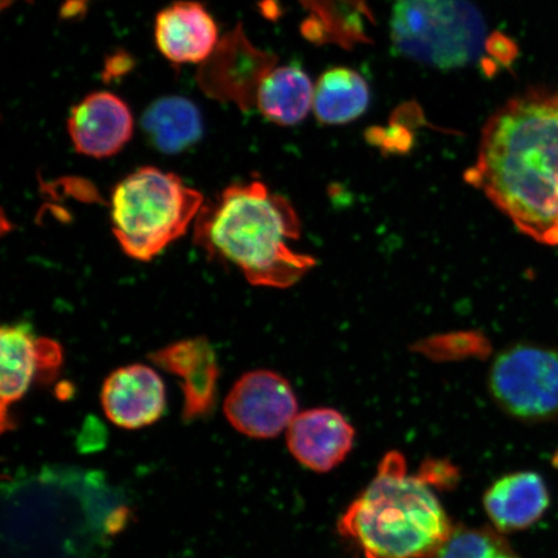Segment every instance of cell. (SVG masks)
<instances>
[{"label": "cell", "mask_w": 558, "mask_h": 558, "mask_svg": "<svg viewBox=\"0 0 558 558\" xmlns=\"http://www.w3.org/2000/svg\"><path fill=\"white\" fill-rule=\"evenodd\" d=\"M299 236L295 208L262 181L228 186L195 220L199 246L262 288H291L316 265L292 247Z\"/></svg>", "instance_id": "7a4b0ae2"}, {"label": "cell", "mask_w": 558, "mask_h": 558, "mask_svg": "<svg viewBox=\"0 0 558 558\" xmlns=\"http://www.w3.org/2000/svg\"><path fill=\"white\" fill-rule=\"evenodd\" d=\"M488 388L507 414L523 422L558 416V353L535 345L501 352L490 368Z\"/></svg>", "instance_id": "8992f818"}, {"label": "cell", "mask_w": 558, "mask_h": 558, "mask_svg": "<svg viewBox=\"0 0 558 558\" xmlns=\"http://www.w3.org/2000/svg\"><path fill=\"white\" fill-rule=\"evenodd\" d=\"M219 364L216 354L202 361L198 366L181 378L184 395L183 417L195 421L211 413L218 393Z\"/></svg>", "instance_id": "d6986e66"}, {"label": "cell", "mask_w": 558, "mask_h": 558, "mask_svg": "<svg viewBox=\"0 0 558 558\" xmlns=\"http://www.w3.org/2000/svg\"><path fill=\"white\" fill-rule=\"evenodd\" d=\"M156 44L174 64H202L219 44L218 26L204 5L183 0L158 13Z\"/></svg>", "instance_id": "7c38bea8"}, {"label": "cell", "mask_w": 558, "mask_h": 558, "mask_svg": "<svg viewBox=\"0 0 558 558\" xmlns=\"http://www.w3.org/2000/svg\"><path fill=\"white\" fill-rule=\"evenodd\" d=\"M429 558H521L497 530L452 529L448 539Z\"/></svg>", "instance_id": "ac0fdd59"}, {"label": "cell", "mask_w": 558, "mask_h": 558, "mask_svg": "<svg viewBox=\"0 0 558 558\" xmlns=\"http://www.w3.org/2000/svg\"><path fill=\"white\" fill-rule=\"evenodd\" d=\"M228 422L240 434L274 438L289 429L298 415V400L288 379L269 369L241 376L225 401Z\"/></svg>", "instance_id": "ba28073f"}, {"label": "cell", "mask_w": 558, "mask_h": 558, "mask_svg": "<svg viewBox=\"0 0 558 558\" xmlns=\"http://www.w3.org/2000/svg\"><path fill=\"white\" fill-rule=\"evenodd\" d=\"M69 136L80 155L97 159L120 153L134 132L128 104L110 93H95L70 111Z\"/></svg>", "instance_id": "30bf717a"}, {"label": "cell", "mask_w": 558, "mask_h": 558, "mask_svg": "<svg viewBox=\"0 0 558 558\" xmlns=\"http://www.w3.org/2000/svg\"><path fill=\"white\" fill-rule=\"evenodd\" d=\"M314 86L303 69L281 66L270 70L257 90L256 104L270 122L294 125L313 108Z\"/></svg>", "instance_id": "9a60e30c"}, {"label": "cell", "mask_w": 558, "mask_h": 558, "mask_svg": "<svg viewBox=\"0 0 558 558\" xmlns=\"http://www.w3.org/2000/svg\"><path fill=\"white\" fill-rule=\"evenodd\" d=\"M390 35L404 58L451 70L480 58L486 24L471 0H396Z\"/></svg>", "instance_id": "5b68a950"}, {"label": "cell", "mask_w": 558, "mask_h": 558, "mask_svg": "<svg viewBox=\"0 0 558 558\" xmlns=\"http://www.w3.org/2000/svg\"><path fill=\"white\" fill-rule=\"evenodd\" d=\"M38 376L52 379L62 364L61 347L53 340L38 339Z\"/></svg>", "instance_id": "ffe728a7"}, {"label": "cell", "mask_w": 558, "mask_h": 558, "mask_svg": "<svg viewBox=\"0 0 558 558\" xmlns=\"http://www.w3.org/2000/svg\"><path fill=\"white\" fill-rule=\"evenodd\" d=\"M142 128L146 138L165 155H179L197 144L204 122L195 105L181 96H167L144 111Z\"/></svg>", "instance_id": "5bb4252c"}, {"label": "cell", "mask_w": 558, "mask_h": 558, "mask_svg": "<svg viewBox=\"0 0 558 558\" xmlns=\"http://www.w3.org/2000/svg\"><path fill=\"white\" fill-rule=\"evenodd\" d=\"M549 507V492L541 474L515 472L494 483L485 494V509L499 533L520 532L538 522Z\"/></svg>", "instance_id": "4fadbf2b"}, {"label": "cell", "mask_w": 558, "mask_h": 558, "mask_svg": "<svg viewBox=\"0 0 558 558\" xmlns=\"http://www.w3.org/2000/svg\"><path fill=\"white\" fill-rule=\"evenodd\" d=\"M354 429L333 409L303 411L288 429V446L300 464L314 472H329L351 452Z\"/></svg>", "instance_id": "8fae6325"}, {"label": "cell", "mask_w": 558, "mask_h": 558, "mask_svg": "<svg viewBox=\"0 0 558 558\" xmlns=\"http://www.w3.org/2000/svg\"><path fill=\"white\" fill-rule=\"evenodd\" d=\"M12 2V0H2L3 9H5L7 5H9ZM26 2H32V0H26Z\"/></svg>", "instance_id": "7402d4cb"}, {"label": "cell", "mask_w": 558, "mask_h": 558, "mask_svg": "<svg viewBox=\"0 0 558 558\" xmlns=\"http://www.w3.org/2000/svg\"><path fill=\"white\" fill-rule=\"evenodd\" d=\"M132 68V60L125 53H117L111 56L107 61V70H105V76L110 75L111 78L123 75L130 72Z\"/></svg>", "instance_id": "44dd1931"}, {"label": "cell", "mask_w": 558, "mask_h": 558, "mask_svg": "<svg viewBox=\"0 0 558 558\" xmlns=\"http://www.w3.org/2000/svg\"><path fill=\"white\" fill-rule=\"evenodd\" d=\"M368 104L367 82L352 69L327 70L314 86V116L324 124H345L357 120Z\"/></svg>", "instance_id": "e0dca14e"}, {"label": "cell", "mask_w": 558, "mask_h": 558, "mask_svg": "<svg viewBox=\"0 0 558 558\" xmlns=\"http://www.w3.org/2000/svg\"><path fill=\"white\" fill-rule=\"evenodd\" d=\"M275 68V56L257 50L239 25L202 62L197 82L211 99L248 110L256 104L263 80Z\"/></svg>", "instance_id": "52a82bcc"}, {"label": "cell", "mask_w": 558, "mask_h": 558, "mask_svg": "<svg viewBox=\"0 0 558 558\" xmlns=\"http://www.w3.org/2000/svg\"><path fill=\"white\" fill-rule=\"evenodd\" d=\"M38 339L25 325L4 326L0 331L2 349V373H0V397H2V429L12 404L19 402L38 376Z\"/></svg>", "instance_id": "2e32d148"}, {"label": "cell", "mask_w": 558, "mask_h": 558, "mask_svg": "<svg viewBox=\"0 0 558 558\" xmlns=\"http://www.w3.org/2000/svg\"><path fill=\"white\" fill-rule=\"evenodd\" d=\"M83 2H86V0H83Z\"/></svg>", "instance_id": "603a6c76"}, {"label": "cell", "mask_w": 558, "mask_h": 558, "mask_svg": "<svg viewBox=\"0 0 558 558\" xmlns=\"http://www.w3.org/2000/svg\"><path fill=\"white\" fill-rule=\"evenodd\" d=\"M465 181L523 234L558 244V94L532 90L495 111Z\"/></svg>", "instance_id": "6da1fadb"}, {"label": "cell", "mask_w": 558, "mask_h": 558, "mask_svg": "<svg viewBox=\"0 0 558 558\" xmlns=\"http://www.w3.org/2000/svg\"><path fill=\"white\" fill-rule=\"evenodd\" d=\"M204 206V195L178 174L142 167L111 194L113 233L125 255L149 262L186 233Z\"/></svg>", "instance_id": "277c9868"}, {"label": "cell", "mask_w": 558, "mask_h": 558, "mask_svg": "<svg viewBox=\"0 0 558 558\" xmlns=\"http://www.w3.org/2000/svg\"><path fill=\"white\" fill-rule=\"evenodd\" d=\"M101 404L105 415L117 427L131 430L149 427L165 414L163 380L149 366H123L104 381Z\"/></svg>", "instance_id": "9c48e42d"}, {"label": "cell", "mask_w": 558, "mask_h": 558, "mask_svg": "<svg viewBox=\"0 0 558 558\" xmlns=\"http://www.w3.org/2000/svg\"><path fill=\"white\" fill-rule=\"evenodd\" d=\"M452 526L434 492L410 476L400 452H389L364 493L341 515L339 532L366 558H429Z\"/></svg>", "instance_id": "3957f363"}]
</instances>
